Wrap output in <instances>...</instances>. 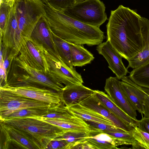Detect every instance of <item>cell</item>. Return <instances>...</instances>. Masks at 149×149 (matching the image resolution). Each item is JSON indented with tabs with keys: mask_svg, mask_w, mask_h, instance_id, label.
I'll return each mask as SVG.
<instances>
[{
	"mask_svg": "<svg viewBox=\"0 0 149 149\" xmlns=\"http://www.w3.org/2000/svg\"><path fill=\"white\" fill-rule=\"evenodd\" d=\"M52 33L54 42L62 61L68 66L73 67L72 63L71 52L69 42L58 37L52 32Z\"/></svg>",
	"mask_w": 149,
	"mask_h": 149,
	"instance_id": "cell-26",
	"label": "cell"
},
{
	"mask_svg": "<svg viewBox=\"0 0 149 149\" xmlns=\"http://www.w3.org/2000/svg\"><path fill=\"white\" fill-rule=\"evenodd\" d=\"M121 79L120 84L122 90L135 110L142 115L144 96L146 93L132 81L129 76H125Z\"/></svg>",
	"mask_w": 149,
	"mask_h": 149,
	"instance_id": "cell-16",
	"label": "cell"
},
{
	"mask_svg": "<svg viewBox=\"0 0 149 149\" xmlns=\"http://www.w3.org/2000/svg\"><path fill=\"white\" fill-rule=\"evenodd\" d=\"M134 139L142 149H149V134L138 127L134 128L132 132Z\"/></svg>",
	"mask_w": 149,
	"mask_h": 149,
	"instance_id": "cell-28",
	"label": "cell"
},
{
	"mask_svg": "<svg viewBox=\"0 0 149 149\" xmlns=\"http://www.w3.org/2000/svg\"><path fill=\"white\" fill-rule=\"evenodd\" d=\"M0 121L17 130L39 149H46L52 140L65 132L61 128L38 117L5 119Z\"/></svg>",
	"mask_w": 149,
	"mask_h": 149,
	"instance_id": "cell-4",
	"label": "cell"
},
{
	"mask_svg": "<svg viewBox=\"0 0 149 149\" xmlns=\"http://www.w3.org/2000/svg\"><path fill=\"white\" fill-rule=\"evenodd\" d=\"M0 131L1 149H38L17 130L1 121Z\"/></svg>",
	"mask_w": 149,
	"mask_h": 149,
	"instance_id": "cell-11",
	"label": "cell"
},
{
	"mask_svg": "<svg viewBox=\"0 0 149 149\" xmlns=\"http://www.w3.org/2000/svg\"><path fill=\"white\" fill-rule=\"evenodd\" d=\"M74 116L68 111L63 102L61 101L59 103L49 107L47 113L40 117L58 120H65L71 118Z\"/></svg>",
	"mask_w": 149,
	"mask_h": 149,
	"instance_id": "cell-25",
	"label": "cell"
},
{
	"mask_svg": "<svg viewBox=\"0 0 149 149\" xmlns=\"http://www.w3.org/2000/svg\"><path fill=\"white\" fill-rule=\"evenodd\" d=\"M42 0H14L5 26L20 32L24 38H31L40 19L45 14Z\"/></svg>",
	"mask_w": 149,
	"mask_h": 149,
	"instance_id": "cell-3",
	"label": "cell"
},
{
	"mask_svg": "<svg viewBox=\"0 0 149 149\" xmlns=\"http://www.w3.org/2000/svg\"><path fill=\"white\" fill-rule=\"evenodd\" d=\"M0 89L47 103L51 105L57 104L61 101L59 92L46 87L28 85L11 86L4 84L0 86Z\"/></svg>",
	"mask_w": 149,
	"mask_h": 149,
	"instance_id": "cell-9",
	"label": "cell"
},
{
	"mask_svg": "<svg viewBox=\"0 0 149 149\" xmlns=\"http://www.w3.org/2000/svg\"><path fill=\"white\" fill-rule=\"evenodd\" d=\"M86 0H76V3H78L84 1Z\"/></svg>",
	"mask_w": 149,
	"mask_h": 149,
	"instance_id": "cell-35",
	"label": "cell"
},
{
	"mask_svg": "<svg viewBox=\"0 0 149 149\" xmlns=\"http://www.w3.org/2000/svg\"><path fill=\"white\" fill-rule=\"evenodd\" d=\"M66 107L73 115L85 121L103 123L115 126L111 121L101 114L79 103H76Z\"/></svg>",
	"mask_w": 149,
	"mask_h": 149,
	"instance_id": "cell-20",
	"label": "cell"
},
{
	"mask_svg": "<svg viewBox=\"0 0 149 149\" xmlns=\"http://www.w3.org/2000/svg\"><path fill=\"white\" fill-rule=\"evenodd\" d=\"M14 1V0H8L0 1V33L3 30L9 13Z\"/></svg>",
	"mask_w": 149,
	"mask_h": 149,
	"instance_id": "cell-29",
	"label": "cell"
},
{
	"mask_svg": "<svg viewBox=\"0 0 149 149\" xmlns=\"http://www.w3.org/2000/svg\"><path fill=\"white\" fill-rule=\"evenodd\" d=\"M79 104L101 114L111 121L116 126L126 132H132L134 128L113 114L98 99L95 93Z\"/></svg>",
	"mask_w": 149,
	"mask_h": 149,
	"instance_id": "cell-15",
	"label": "cell"
},
{
	"mask_svg": "<svg viewBox=\"0 0 149 149\" xmlns=\"http://www.w3.org/2000/svg\"><path fill=\"white\" fill-rule=\"evenodd\" d=\"M86 140L93 146L95 149H116L118 148L110 142L90 136Z\"/></svg>",
	"mask_w": 149,
	"mask_h": 149,
	"instance_id": "cell-31",
	"label": "cell"
},
{
	"mask_svg": "<svg viewBox=\"0 0 149 149\" xmlns=\"http://www.w3.org/2000/svg\"><path fill=\"white\" fill-rule=\"evenodd\" d=\"M58 7L70 17L94 26L100 27L107 19L104 4L100 0L76 3L64 9Z\"/></svg>",
	"mask_w": 149,
	"mask_h": 149,
	"instance_id": "cell-6",
	"label": "cell"
},
{
	"mask_svg": "<svg viewBox=\"0 0 149 149\" xmlns=\"http://www.w3.org/2000/svg\"><path fill=\"white\" fill-rule=\"evenodd\" d=\"M50 104L0 89V120L14 111L33 107H49Z\"/></svg>",
	"mask_w": 149,
	"mask_h": 149,
	"instance_id": "cell-8",
	"label": "cell"
},
{
	"mask_svg": "<svg viewBox=\"0 0 149 149\" xmlns=\"http://www.w3.org/2000/svg\"><path fill=\"white\" fill-rule=\"evenodd\" d=\"M18 55L31 67L46 74L49 72V66L45 57L31 38H23Z\"/></svg>",
	"mask_w": 149,
	"mask_h": 149,
	"instance_id": "cell-10",
	"label": "cell"
},
{
	"mask_svg": "<svg viewBox=\"0 0 149 149\" xmlns=\"http://www.w3.org/2000/svg\"><path fill=\"white\" fill-rule=\"evenodd\" d=\"M96 49L98 53L105 59L109 68L119 80L129 72L123 62V58L108 40L97 45Z\"/></svg>",
	"mask_w": 149,
	"mask_h": 149,
	"instance_id": "cell-14",
	"label": "cell"
},
{
	"mask_svg": "<svg viewBox=\"0 0 149 149\" xmlns=\"http://www.w3.org/2000/svg\"><path fill=\"white\" fill-rule=\"evenodd\" d=\"M6 0H0V1H6Z\"/></svg>",
	"mask_w": 149,
	"mask_h": 149,
	"instance_id": "cell-36",
	"label": "cell"
},
{
	"mask_svg": "<svg viewBox=\"0 0 149 149\" xmlns=\"http://www.w3.org/2000/svg\"><path fill=\"white\" fill-rule=\"evenodd\" d=\"M68 143L64 140L55 138L49 143L46 149H67Z\"/></svg>",
	"mask_w": 149,
	"mask_h": 149,
	"instance_id": "cell-32",
	"label": "cell"
},
{
	"mask_svg": "<svg viewBox=\"0 0 149 149\" xmlns=\"http://www.w3.org/2000/svg\"><path fill=\"white\" fill-rule=\"evenodd\" d=\"M129 73L130 78L149 95V61Z\"/></svg>",
	"mask_w": 149,
	"mask_h": 149,
	"instance_id": "cell-23",
	"label": "cell"
},
{
	"mask_svg": "<svg viewBox=\"0 0 149 149\" xmlns=\"http://www.w3.org/2000/svg\"><path fill=\"white\" fill-rule=\"evenodd\" d=\"M35 45L45 57L49 66V72L47 74L55 81L64 84L65 86L83 84L81 75L75 68L63 63L51 54L40 45L33 40Z\"/></svg>",
	"mask_w": 149,
	"mask_h": 149,
	"instance_id": "cell-7",
	"label": "cell"
},
{
	"mask_svg": "<svg viewBox=\"0 0 149 149\" xmlns=\"http://www.w3.org/2000/svg\"><path fill=\"white\" fill-rule=\"evenodd\" d=\"M116 77L106 79L104 89L111 101L132 118L137 120L136 110L122 90Z\"/></svg>",
	"mask_w": 149,
	"mask_h": 149,
	"instance_id": "cell-12",
	"label": "cell"
},
{
	"mask_svg": "<svg viewBox=\"0 0 149 149\" xmlns=\"http://www.w3.org/2000/svg\"><path fill=\"white\" fill-rule=\"evenodd\" d=\"M69 43L73 67H82L90 63L94 59L93 55L82 45L73 43Z\"/></svg>",
	"mask_w": 149,
	"mask_h": 149,
	"instance_id": "cell-22",
	"label": "cell"
},
{
	"mask_svg": "<svg viewBox=\"0 0 149 149\" xmlns=\"http://www.w3.org/2000/svg\"><path fill=\"white\" fill-rule=\"evenodd\" d=\"M31 38L41 45L51 54L65 64L59 54L54 40L52 32L44 15L37 23L33 32Z\"/></svg>",
	"mask_w": 149,
	"mask_h": 149,
	"instance_id": "cell-13",
	"label": "cell"
},
{
	"mask_svg": "<svg viewBox=\"0 0 149 149\" xmlns=\"http://www.w3.org/2000/svg\"><path fill=\"white\" fill-rule=\"evenodd\" d=\"M143 114L144 117L149 118V95L146 93L144 96Z\"/></svg>",
	"mask_w": 149,
	"mask_h": 149,
	"instance_id": "cell-34",
	"label": "cell"
},
{
	"mask_svg": "<svg viewBox=\"0 0 149 149\" xmlns=\"http://www.w3.org/2000/svg\"><path fill=\"white\" fill-rule=\"evenodd\" d=\"M95 91L98 99L115 116L134 127L138 126L139 120L134 119L127 114L112 102L107 94L98 90Z\"/></svg>",
	"mask_w": 149,
	"mask_h": 149,
	"instance_id": "cell-21",
	"label": "cell"
},
{
	"mask_svg": "<svg viewBox=\"0 0 149 149\" xmlns=\"http://www.w3.org/2000/svg\"><path fill=\"white\" fill-rule=\"evenodd\" d=\"M44 17L52 32L69 42L88 46L97 45L105 38L100 27L89 25L66 15L55 4L45 3Z\"/></svg>",
	"mask_w": 149,
	"mask_h": 149,
	"instance_id": "cell-2",
	"label": "cell"
},
{
	"mask_svg": "<svg viewBox=\"0 0 149 149\" xmlns=\"http://www.w3.org/2000/svg\"><path fill=\"white\" fill-rule=\"evenodd\" d=\"M141 33L144 43L143 48L140 52L127 61L128 69H135L149 61V20L142 17Z\"/></svg>",
	"mask_w": 149,
	"mask_h": 149,
	"instance_id": "cell-18",
	"label": "cell"
},
{
	"mask_svg": "<svg viewBox=\"0 0 149 149\" xmlns=\"http://www.w3.org/2000/svg\"><path fill=\"white\" fill-rule=\"evenodd\" d=\"M38 117L44 121L61 128L65 132L78 131L90 132L91 131L89 124L83 119L74 116L71 118L65 120Z\"/></svg>",
	"mask_w": 149,
	"mask_h": 149,
	"instance_id": "cell-19",
	"label": "cell"
},
{
	"mask_svg": "<svg viewBox=\"0 0 149 149\" xmlns=\"http://www.w3.org/2000/svg\"><path fill=\"white\" fill-rule=\"evenodd\" d=\"M62 101L66 107L81 102L95 94V90L83 84L65 86L59 92Z\"/></svg>",
	"mask_w": 149,
	"mask_h": 149,
	"instance_id": "cell-17",
	"label": "cell"
},
{
	"mask_svg": "<svg viewBox=\"0 0 149 149\" xmlns=\"http://www.w3.org/2000/svg\"><path fill=\"white\" fill-rule=\"evenodd\" d=\"M85 121L89 124L90 127L102 132H126L115 126L94 122Z\"/></svg>",
	"mask_w": 149,
	"mask_h": 149,
	"instance_id": "cell-30",
	"label": "cell"
},
{
	"mask_svg": "<svg viewBox=\"0 0 149 149\" xmlns=\"http://www.w3.org/2000/svg\"><path fill=\"white\" fill-rule=\"evenodd\" d=\"M11 65L12 73L7 77L5 84L11 86L28 85L46 87L58 92L65 87L63 84L54 80L43 72L32 68L18 55L13 59Z\"/></svg>",
	"mask_w": 149,
	"mask_h": 149,
	"instance_id": "cell-5",
	"label": "cell"
},
{
	"mask_svg": "<svg viewBox=\"0 0 149 149\" xmlns=\"http://www.w3.org/2000/svg\"><path fill=\"white\" fill-rule=\"evenodd\" d=\"M49 107H33L17 110L6 116L2 120L28 117H40L47 113Z\"/></svg>",
	"mask_w": 149,
	"mask_h": 149,
	"instance_id": "cell-24",
	"label": "cell"
},
{
	"mask_svg": "<svg viewBox=\"0 0 149 149\" xmlns=\"http://www.w3.org/2000/svg\"><path fill=\"white\" fill-rule=\"evenodd\" d=\"M138 127L143 131L149 134V118L143 117L139 120Z\"/></svg>",
	"mask_w": 149,
	"mask_h": 149,
	"instance_id": "cell-33",
	"label": "cell"
},
{
	"mask_svg": "<svg viewBox=\"0 0 149 149\" xmlns=\"http://www.w3.org/2000/svg\"><path fill=\"white\" fill-rule=\"evenodd\" d=\"M141 21L136 12L122 5L111 11L106 25L107 40L127 60L143 48Z\"/></svg>",
	"mask_w": 149,
	"mask_h": 149,
	"instance_id": "cell-1",
	"label": "cell"
},
{
	"mask_svg": "<svg viewBox=\"0 0 149 149\" xmlns=\"http://www.w3.org/2000/svg\"><path fill=\"white\" fill-rule=\"evenodd\" d=\"M90 136V132L78 131H69L56 138L64 140L68 143L67 149H71L76 144L84 142Z\"/></svg>",
	"mask_w": 149,
	"mask_h": 149,
	"instance_id": "cell-27",
	"label": "cell"
}]
</instances>
